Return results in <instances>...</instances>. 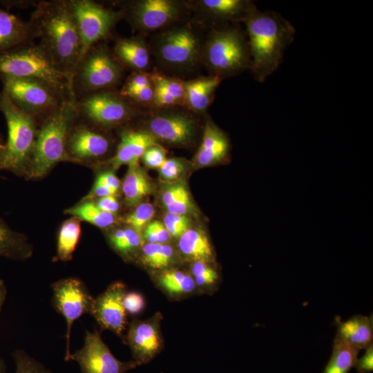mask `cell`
<instances>
[{
  "instance_id": "obj_1",
  "label": "cell",
  "mask_w": 373,
  "mask_h": 373,
  "mask_svg": "<svg viewBox=\"0 0 373 373\" xmlns=\"http://www.w3.org/2000/svg\"><path fill=\"white\" fill-rule=\"evenodd\" d=\"M29 21L40 48L58 69L73 77L81 59L82 43L69 0L39 1Z\"/></svg>"
},
{
  "instance_id": "obj_2",
  "label": "cell",
  "mask_w": 373,
  "mask_h": 373,
  "mask_svg": "<svg viewBox=\"0 0 373 373\" xmlns=\"http://www.w3.org/2000/svg\"><path fill=\"white\" fill-rule=\"evenodd\" d=\"M246 25L255 79L265 82L283 62L287 48L293 42L295 28L279 13L261 11L256 6L243 21Z\"/></svg>"
},
{
  "instance_id": "obj_3",
  "label": "cell",
  "mask_w": 373,
  "mask_h": 373,
  "mask_svg": "<svg viewBox=\"0 0 373 373\" xmlns=\"http://www.w3.org/2000/svg\"><path fill=\"white\" fill-rule=\"evenodd\" d=\"M78 117L77 99L69 97L40 124L34 152L25 173L27 177L41 178L59 162H71L67 154V140Z\"/></svg>"
},
{
  "instance_id": "obj_4",
  "label": "cell",
  "mask_w": 373,
  "mask_h": 373,
  "mask_svg": "<svg viewBox=\"0 0 373 373\" xmlns=\"http://www.w3.org/2000/svg\"><path fill=\"white\" fill-rule=\"evenodd\" d=\"M202 60L221 80L250 69L248 41L241 29L227 26L211 31L204 42Z\"/></svg>"
},
{
  "instance_id": "obj_5",
  "label": "cell",
  "mask_w": 373,
  "mask_h": 373,
  "mask_svg": "<svg viewBox=\"0 0 373 373\" xmlns=\"http://www.w3.org/2000/svg\"><path fill=\"white\" fill-rule=\"evenodd\" d=\"M0 75L39 79L75 98L72 90V76L58 69L40 46L34 43L0 54Z\"/></svg>"
},
{
  "instance_id": "obj_6",
  "label": "cell",
  "mask_w": 373,
  "mask_h": 373,
  "mask_svg": "<svg viewBox=\"0 0 373 373\" xmlns=\"http://www.w3.org/2000/svg\"><path fill=\"white\" fill-rule=\"evenodd\" d=\"M2 111L8 127V140L2 169L25 175L32 158L40 124L15 106L2 91Z\"/></svg>"
},
{
  "instance_id": "obj_7",
  "label": "cell",
  "mask_w": 373,
  "mask_h": 373,
  "mask_svg": "<svg viewBox=\"0 0 373 373\" xmlns=\"http://www.w3.org/2000/svg\"><path fill=\"white\" fill-rule=\"evenodd\" d=\"M204 41L189 23H175L162 30L152 42V50L164 68L177 71L193 69L202 60Z\"/></svg>"
},
{
  "instance_id": "obj_8",
  "label": "cell",
  "mask_w": 373,
  "mask_h": 373,
  "mask_svg": "<svg viewBox=\"0 0 373 373\" xmlns=\"http://www.w3.org/2000/svg\"><path fill=\"white\" fill-rule=\"evenodd\" d=\"M3 92L19 110L41 124L69 97L39 79L0 75Z\"/></svg>"
},
{
  "instance_id": "obj_9",
  "label": "cell",
  "mask_w": 373,
  "mask_h": 373,
  "mask_svg": "<svg viewBox=\"0 0 373 373\" xmlns=\"http://www.w3.org/2000/svg\"><path fill=\"white\" fill-rule=\"evenodd\" d=\"M123 66L105 45L90 48L79 61L72 77L76 99L95 92L111 90L121 81Z\"/></svg>"
},
{
  "instance_id": "obj_10",
  "label": "cell",
  "mask_w": 373,
  "mask_h": 373,
  "mask_svg": "<svg viewBox=\"0 0 373 373\" xmlns=\"http://www.w3.org/2000/svg\"><path fill=\"white\" fill-rule=\"evenodd\" d=\"M77 107L80 118L102 129L124 124L137 113L135 105L111 90L78 98Z\"/></svg>"
},
{
  "instance_id": "obj_11",
  "label": "cell",
  "mask_w": 373,
  "mask_h": 373,
  "mask_svg": "<svg viewBox=\"0 0 373 373\" xmlns=\"http://www.w3.org/2000/svg\"><path fill=\"white\" fill-rule=\"evenodd\" d=\"M69 3L81 39L82 59L90 48L110 35L123 13L91 0H69Z\"/></svg>"
},
{
  "instance_id": "obj_12",
  "label": "cell",
  "mask_w": 373,
  "mask_h": 373,
  "mask_svg": "<svg viewBox=\"0 0 373 373\" xmlns=\"http://www.w3.org/2000/svg\"><path fill=\"white\" fill-rule=\"evenodd\" d=\"M51 288L52 305L66 320V347L64 360L68 361L71 354L70 341L73 324L82 315L90 314L94 297L90 294L85 283L77 278L60 279L53 283Z\"/></svg>"
},
{
  "instance_id": "obj_13",
  "label": "cell",
  "mask_w": 373,
  "mask_h": 373,
  "mask_svg": "<svg viewBox=\"0 0 373 373\" xmlns=\"http://www.w3.org/2000/svg\"><path fill=\"white\" fill-rule=\"evenodd\" d=\"M185 10L184 5L178 1L140 0L129 2L122 12L135 29L146 32L178 23Z\"/></svg>"
},
{
  "instance_id": "obj_14",
  "label": "cell",
  "mask_w": 373,
  "mask_h": 373,
  "mask_svg": "<svg viewBox=\"0 0 373 373\" xmlns=\"http://www.w3.org/2000/svg\"><path fill=\"white\" fill-rule=\"evenodd\" d=\"M68 361H76L82 373H126L137 366L133 360L117 359L97 330H86L82 347L71 353Z\"/></svg>"
},
{
  "instance_id": "obj_15",
  "label": "cell",
  "mask_w": 373,
  "mask_h": 373,
  "mask_svg": "<svg viewBox=\"0 0 373 373\" xmlns=\"http://www.w3.org/2000/svg\"><path fill=\"white\" fill-rule=\"evenodd\" d=\"M162 319V314L157 312L145 320L134 319L128 325L123 341L129 347L132 360L137 366L149 363L164 349Z\"/></svg>"
},
{
  "instance_id": "obj_16",
  "label": "cell",
  "mask_w": 373,
  "mask_h": 373,
  "mask_svg": "<svg viewBox=\"0 0 373 373\" xmlns=\"http://www.w3.org/2000/svg\"><path fill=\"white\" fill-rule=\"evenodd\" d=\"M100 128L78 117L67 140V154L73 162L87 163L105 157L112 142Z\"/></svg>"
},
{
  "instance_id": "obj_17",
  "label": "cell",
  "mask_w": 373,
  "mask_h": 373,
  "mask_svg": "<svg viewBox=\"0 0 373 373\" xmlns=\"http://www.w3.org/2000/svg\"><path fill=\"white\" fill-rule=\"evenodd\" d=\"M126 287L120 281L112 283L94 298L90 315L102 329L109 330L124 339L127 329V314L123 305Z\"/></svg>"
},
{
  "instance_id": "obj_18",
  "label": "cell",
  "mask_w": 373,
  "mask_h": 373,
  "mask_svg": "<svg viewBox=\"0 0 373 373\" xmlns=\"http://www.w3.org/2000/svg\"><path fill=\"white\" fill-rule=\"evenodd\" d=\"M146 126V131L157 140L175 146L190 144L196 131L193 117L179 111L158 112L149 119Z\"/></svg>"
},
{
  "instance_id": "obj_19",
  "label": "cell",
  "mask_w": 373,
  "mask_h": 373,
  "mask_svg": "<svg viewBox=\"0 0 373 373\" xmlns=\"http://www.w3.org/2000/svg\"><path fill=\"white\" fill-rule=\"evenodd\" d=\"M157 141L146 131L124 128L116 151L108 162L114 169L123 165L138 164L146 150L157 144Z\"/></svg>"
},
{
  "instance_id": "obj_20",
  "label": "cell",
  "mask_w": 373,
  "mask_h": 373,
  "mask_svg": "<svg viewBox=\"0 0 373 373\" xmlns=\"http://www.w3.org/2000/svg\"><path fill=\"white\" fill-rule=\"evenodd\" d=\"M230 148L227 135L208 119L201 144L194 157V164L203 167L221 163L228 158Z\"/></svg>"
},
{
  "instance_id": "obj_21",
  "label": "cell",
  "mask_w": 373,
  "mask_h": 373,
  "mask_svg": "<svg viewBox=\"0 0 373 373\" xmlns=\"http://www.w3.org/2000/svg\"><path fill=\"white\" fill-rule=\"evenodd\" d=\"M35 38L30 21L0 8V54L33 43Z\"/></svg>"
},
{
  "instance_id": "obj_22",
  "label": "cell",
  "mask_w": 373,
  "mask_h": 373,
  "mask_svg": "<svg viewBox=\"0 0 373 373\" xmlns=\"http://www.w3.org/2000/svg\"><path fill=\"white\" fill-rule=\"evenodd\" d=\"M117 61L133 72H144L150 65V50L141 38H118L112 51Z\"/></svg>"
},
{
  "instance_id": "obj_23",
  "label": "cell",
  "mask_w": 373,
  "mask_h": 373,
  "mask_svg": "<svg viewBox=\"0 0 373 373\" xmlns=\"http://www.w3.org/2000/svg\"><path fill=\"white\" fill-rule=\"evenodd\" d=\"M336 336L361 350H365L373 340L372 316L356 314L345 321L337 317Z\"/></svg>"
},
{
  "instance_id": "obj_24",
  "label": "cell",
  "mask_w": 373,
  "mask_h": 373,
  "mask_svg": "<svg viewBox=\"0 0 373 373\" xmlns=\"http://www.w3.org/2000/svg\"><path fill=\"white\" fill-rule=\"evenodd\" d=\"M154 282L155 286L172 300L187 298L199 291L191 274L178 269L158 271Z\"/></svg>"
},
{
  "instance_id": "obj_25",
  "label": "cell",
  "mask_w": 373,
  "mask_h": 373,
  "mask_svg": "<svg viewBox=\"0 0 373 373\" xmlns=\"http://www.w3.org/2000/svg\"><path fill=\"white\" fill-rule=\"evenodd\" d=\"M200 10L207 16L220 21H244L256 6L247 0H200L197 1Z\"/></svg>"
},
{
  "instance_id": "obj_26",
  "label": "cell",
  "mask_w": 373,
  "mask_h": 373,
  "mask_svg": "<svg viewBox=\"0 0 373 373\" xmlns=\"http://www.w3.org/2000/svg\"><path fill=\"white\" fill-rule=\"evenodd\" d=\"M179 252L186 260L193 262H214L215 254L205 233L198 229H188L179 238Z\"/></svg>"
},
{
  "instance_id": "obj_27",
  "label": "cell",
  "mask_w": 373,
  "mask_h": 373,
  "mask_svg": "<svg viewBox=\"0 0 373 373\" xmlns=\"http://www.w3.org/2000/svg\"><path fill=\"white\" fill-rule=\"evenodd\" d=\"M221 81L219 77L210 75L184 82L186 105L195 113L205 112Z\"/></svg>"
},
{
  "instance_id": "obj_28",
  "label": "cell",
  "mask_w": 373,
  "mask_h": 373,
  "mask_svg": "<svg viewBox=\"0 0 373 373\" xmlns=\"http://www.w3.org/2000/svg\"><path fill=\"white\" fill-rule=\"evenodd\" d=\"M33 254V247L22 233L12 229L0 217V257L26 260Z\"/></svg>"
},
{
  "instance_id": "obj_29",
  "label": "cell",
  "mask_w": 373,
  "mask_h": 373,
  "mask_svg": "<svg viewBox=\"0 0 373 373\" xmlns=\"http://www.w3.org/2000/svg\"><path fill=\"white\" fill-rule=\"evenodd\" d=\"M122 188L124 200L128 206L138 204L152 191L150 180L139 164L128 166Z\"/></svg>"
},
{
  "instance_id": "obj_30",
  "label": "cell",
  "mask_w": 373,
  "mask_h": 373,
  "mask_svg": "<svg viewBox=\"0 0 373 373\" xmlns=\"http://www.w3.org/2000/svg\"><path fill=\"white\" fill-rule=\"evenodd\" d=\"M80 221L78 218L72 216L65 220L60 226L57 234V249L54 261L68 262L73 258L81 237Z\"/></svg>"
},
{
  "instance_id": "obj_31",
  "label": "cell",
  "mask_w": 373,
  "mask_h": 373,
  "mask_svg": "<svg viewBox=\"0 0 373 373\" xmlns=\"http://www.w3.org/2000/svg\"><path fill=\"white\" fill-rule=\"evenodd\" d=\"M359 351L336 336L331 357L323 373H349L355 365Z\"/></svg>"
},
{
  "instance_id": "obj_32",
  "label": "cell",
  "mask_w": 373,
  "mask_h": 373,
  "mask_svg": "<svg viewBox=\"0 0 373 373\" xmlns=\"http://www.w3.org/2000/svg\"><path fill=\"white\" fill-rule=\"evenodd\" d=\"M174 258V250L168 244L145 243L141 248L142 264L152 270L169 269Z\"/></svg>"
},
{
  "instance_id": "obj_33",
  "label": "cell",
  "mask_w": 373,
  "mask_h": 373,
  "mask_svg": "<svg viewBox=\"0 0 373 373\" xmlns=\"http://www.w3.org/2000/svg\"><path fill=\"white\" fill-rule=\"evenodd\" d=\"M65 213L101 229L111 227L116 220L115 215L102 211L90 200L68 208Z\"/></svg>"
},
{
  "instance_id": "obj_34",
  "label": "cell",
  "mask_w": 373,
  "mask_h": 373,
  "mask_svg": "<svg viewBox=\"0 0 373 373\" xmlns=\"http://www.w3.org/2000/svg\"><path fill=\"white\" fill-rule=\"evenodd\" d=\"M142 234L128 227L117 229L109 235L110 244L124 258L133 256L140 248H142Z\"/></svg>"
},
{
  "instance_id": "obj_35",
  "label": "cell",
  "mask_w": 373,
  "mask_h": 373,
  "mask_svg": "<svg viewBox=\"0 0 373 373\" xmlns=\"http://www.w3.org/2000/svg\"><path fill=\"white\" fill-rule=\"evenodd\" d=\"M213 263L198 261L191 264L190 274L199 291L214 292L219 287L220 275Z\"/></svg>"
},
{
  "instance_id": "obj_36",
  "label": "cell",
  "mask_w": 373,
  "mask_h": 373,
  "mask_svg": "<svg viewBox=\"0 0 373 373\" xmlns=\"http://www.w3.org/2000/svg\"><path fill=\"white\" fill-rule=\"evenodd\" d=\"M154 90L166 93L175 98L180 106L186 105L184 82L158 73L150 75Z\"/></svg>"
},
{
  "instance_id": "obj_37",
  "label": "cell",
  "mask_w": 373,
  "mask_h": 373,
  "mask_svg": "<svg viewBox=\"0 0 373 373\" xmlns=\"http://www.w3.org/2000/svg\"><path fill=\"white\" fill-rule=\"evenodd\" d=\"M154 213L155 209L151 203H140L125 218L124 222L128 227L142 234Z\"/></svg>"
},
{
  "instance_id": "obj_38",
  "label": "cell",
  "mask_w": 373,
  "mask_h": 373,
  "mask_svg": "<svg viewBox=\"0 0 373 373\" xmlns=\"http://www.w3.org/2000/svg\"><path fill=\"white\" fill-rule=\"evenodd\" d=\"M12 356L16 365V373H52L23 350H17Z\"/></svg>"
},
{
  "instance_id": "obj_39",
  "label": "cell",
  "mask_w": 373,
  "mask_h": 373,
  "mask_svg": "<svg viewBox=\"0 0 373 373\" xmlns=\"http://www.w3.org/2000/svg\"><path fill=\"white\" fill-rule=\"evenodd\" d=\"M142 233L144 240L148 243L166 244L171 237L164 224L157 220L149 223Z\"/></svg>"
},
{
  "instance_id": "obj_40",
  "label": "cell",
  "mask_w": 373,
  "mask_h": 373,
  "mask_svg": "<svg viewBox=\"0 0 373 373\" xmlns=\"http://www.w3.org/2000/svg\"><path fill=\"white\" fill-rule=\"evenodd\" d=\"M152 85L151 76L145 72H133L125 81L119 95L125 97L129 93Z\"/></svg>"
},
{
  "instance_id": "obj_41",
  "label": "cell",
  "mask_w": 373,
  "mask_h": 373,
  "mask_svg": "<svg viewBox=\"0 0 373 373\" xmlns=\"http://www.w3.org/2000/svg\"><path fill=\"white\" fill-rule=\"evenodd\" d=\"M163 224L171 237L179 238L188 229L189 220L184 215L168 213Z\"/></svg>"
},
{
  "instance_id": "obj_42",
  "label": "cell",
  "mask_w": 373,
  "mask_h": 373,
  "mask_svg": "<svg viewBox=\"0 0 373 373\" xmlns=\"http://www.w3.org/2000/svg\"><path fill=\"white\" fill-rule=\"evenodd\" d=\"M142 159L148 167L159 169L166 159V151L158 144H156L146 150Z\"/></svg>"
},
{
  "instance_id": "obj_43",
  "label": "cell",
  "mask_w": 373,
  "mask_h": 373,
  "mask_svg": "<svg viewBox=\"0 0 373 373\" xmlns=\"http://www.w3.org/2000/svg\"><path fill=\"white\" fill-rule=\"evenodd\" d=\"M123 305L127 314L137 315L144 310L145 300L142 294L137 291H126Z\"/></svg>"
},
{
  "instance_id": "obj_44",
  "label": "cell",
  "mask_w": 373,
  "mask_h": 373,
  "mask_svg": "<svg viewBox=\"0 0 373 373\" xmlns=\"http://www.w3.org/2000/svg\"><path fill=\"white\" fill-rule=\"evenodd\" d=\"M160 175L166 180L178 179L184 171L182 162L176 158L166 159L159 168Z\"/></svg>"
},
{
  "instance_id": "obj_45",
  "label": "cell",
  "mask_w": 373,
  "mask_h": 373,
  "mask_svg": "<svg viewBox=\"0 0 373 373\" xmlns=\"http://www.w3.org/2000/svg\"><path fill=\"white\" fill-rule=\"evenodd\" d=\"M188 196L189 195L186 187L181 184H175L164 190L162 201L166 209Z\"/></svg>"
},
{
  "instance_id": "obj_46",
  "label": "cell",
  "mask_w": 373,
  "mask_h": 373,
  "mask_svg": "<svg viewBox=\"0 0 373 373\" xmlns=\"http://www.w3.org/2000/svg\"><path fill=\"white\" fill-rule=\"evenodd\" d=\"M154 97V88L153 84L140 90L132 92L126 95L125 99L133 104H146L153 102Z\"/></svg>"
},
{
  "instance_id": "obj_47",
  "label": "cell",
  "mask_w": 373,
  "mask_h": 373,
  "mask_svg": "<svg viewBox=\"0 0 373 373\" xmlns=\"http://www.w3.org/2000/svg\"><path fill=\"white\" fill-rule=\"evenodd\" d=\"M365 350V353L357 358L354 365L358 373H369L373 370V344Z\"/></svg>"
},
{
  "instance_id": "obj_48",
  "label": "cell",
  "mask_w": 373,
  "mask_h": 373,
  "mask_svg": "<svg viewBox=\"0 0 373 373\" xmlns=\"http://www.w3.org/2000/svg\"><path fill=\"white\" fill-rule=\"evenodd\" d=\"M95 182L109 188L115 193L121 186L119 178L112 171H106L99 174Z\"/></svg>"
},
{
  "instance_id": "obj_49",
  "label": "cell",
  "mask_w": 373,
  "mask_h": 373,
  "mask_svg": "<svg viewBox=\"0 0 373 373\" xmlns=\"http://www.w3.org/2000/svg\"><path fill=\"white\" fill-rule=\"evenodd\" d=\"M104 211L115 215L119 209V203L115 195L100 198L95 203Z\"/></svg>"
},
{
  "instance_id": "obj_50",
  "label": "cell",
  "mask_w": 373,
  "mask_h": 373,
  "mask_svg": "<svg viewBox=\"0 0 373 373\" xmlns=\"http://www.w3.org/2000/svg\"><path fill=\"white\" fill-rule=\"evenodd\" d=\"M115 193L109 188L95 182L90 192L84 198V200L90 199L92 198H104L109 195H115Z\"/></svg>"
},
{
  "instance_id": "obj_51",
  "label": "cell",
  "mask_w": 373,
  "mask_h": 373,
  "mask_svg": "<svg viewBox=\"0 0 373 373\" xmlns=\"http://www.w3.org/2000/svg\"><path fill=\"white\" fill-rule=\"evenodd\" d=\"M7 295V289L3 280L0 279V312Z\"/></svg>"
},
{
  "instance_id": "obj_52",
  "label": "cell",
  "mask_w": 373,
  "mask_h": 373,
  "mask_svg": "<svg viewBox=\"0 0 373 373\" xmlns=\"http://www.w3.org/2000/svg\"><path fill=\"white\" fill-rule=\"evenodd\" d=\"M6 152V142L3 141V138L0 135V170L2 169L3 162L4 160Z\"/></svg>"
},
{
  "instance_id": "obj_53",
  "label": "cell",
  "mask_w": 373,
  "mask_h": 373,
  "mask_svg": "<svg viewBox=\"0 0 373 373\" xmlns=\"http://www.w3.org/2000/svg\"><path fill=\"white\" fill-rule=\"evenodd\" d=\"M5 365L3 360L0 358V373H4Z\"/></svg>"
},
{
  "instance_id": "obj_54",
  "label": "cell",
  "mask_w": 373,
  "mask_h": 373,
  "mask_svg": "<svg viewBox=\"0 0 373 373\" xmlns=\"http://www.w3.org/2000/svg\"><path fill=\"white\" fill-rule=\"evenodd\" d=\"M1 93H0V111H1Z\"/></svg>"
},
{
  "instance_id": "obj_55",
  "label": "cell",
  "mask_w": 373,
  "mask_h": 373,
  "mask_svg": "<svg viewBox=\"0 0 373 373\" xmlns=\"http://www.w3.org/2000/svg\"><path fill=\"white\" fill-rule=\"evenodd\" d=\"M162 373H163V372H162Z\"/></svg>"
}]
</instances>
